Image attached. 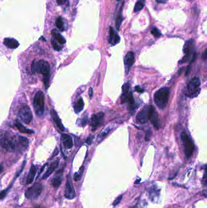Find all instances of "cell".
Listing matches in <instances>:
<instances>
[{
    "label": "cell",
    "instance_id": "obj_24",
    "mask_svg": "<svg viewBox=\"0 0 207 208\" xmlns=\"http://www.w3.org/2000/svg\"><path fill=\"white\" fill-rule=\"evenodd\" d=\"M84 106V101L83 100L82 98H80L77 102H76V104H75L74 106V110H75V112L76 113H79L82 111Z\"/></svg>",
    "mask_w": 207,
    "mask_h": 208
},
{
    "label": "cell",
    "instance_id": "obj_26",
    "mask_svg": "<svg viewBox=\"0 0 207 208\" xmlns=\"http://www.w3.org/2000/svg\"><path fill=\"white\" fill-rule=\"evenodd\" d=\"M18 143L19 145H21L23 149L27 148L29 145V140L23 136H19Z\"/></svg>",
    "mask_w": 207,
    "mask_h": 208
},
{
    "label": "cell",
    "instance_id": "obj_37",
    "mask_svg": "<svg viewBox=\"0 0 207 208\" xmlns=\"http://www.w3.org/2000/svg\"><path fill=\"white\" fill-rule=\"evenodd\" d=\"M129 83H125L123 85V87H122L123 93H126L129 92Z\"/></svg>",
    "mask_w": 207,
    "mask_h": 208
},
{
    "label": "cell",
    "instance_id": "obj_25",
    "mask_svg": "<svg viewBox=\"0 0 207 208\" xmlns=\"http://www.w3.org/2000/svg\"><path fill=\"white\" fill-rule=\"evenodd\" d=\"M62 182V175H59L57 176L56 177H54V178H52L51 183H52V186L54 187V188L57 189L58 187H60V184H61Z\"/></svg>",
    "mask_w": 207,
    "mask_h": 208
},
{
    "label": "cell",
    "instance_id": "obj_43",
    "mask_svg": "<svg viewBox=\"0 0 207 208\" xmlns=\"http://www.w3.org/2000/svg\"><path fill=\"white\" fill-rule=\"evenodd\" d=\"M92 94H93L92 88H89V97H90V99H91L92 97Z\"/></svg>",
    "mask_w": 207,
    "mask_h": 208
},
{
    "label": "cell",
    "instance_id": "obj_13",
    "mask_svg": "<svg viewBox=\"0 0 207 208\" xmlns=\"http://www.w3.org/2000/svg\"><path fill=\"white\" fill-rule=\"evenodd\" d=\"M134 63V54L133 52H129L125 55L124 59L125 63V69L126 73L127 74L129 72V71L133 67Z\"/></svg>",
    "mask_w": 207,
    "mask_h": 208
},
{
    "label": "cell",
    "instance_id": "obj_30",
    "mask_svg": "<svg viewBox=\"0 0 207 208\" xmlns=\"http://www.w3.org/2000/svg\"><path fill=\"white\" fill-rule=\"evenodd\" d=\"M83 171H84V167L83 166V167H81L79 172H76V173L74 174V179L75 181H79L81 179V178H82V176Z\"/></svg>",
    "mask_w": 207,
    "mask_h": 208
},
{
    "label": "cell",
    "instance_id": "obj_10",
    "mask_svg": "<svg viewBox=\"0 0 207 208\" xmlns=\"http://www.w3.org/2000/svg\"><path fill=\"white\" fill-rule=\"evenodd\" d=\"M194 41L193 40H189L187 41L184 47V52L185 53V56L182 60V63H185L190 60L192 54H193L194 51Z\"/></svg>",
    "mask_w": 207,
    "mask_h": 208
},
{
    "label": "cell",
    "instance_id": "obj_14",
    "mask_svg": "<svg viewBox=\"0 0 207 208\" xmlns=\"http://www.w3.org/2000/svg\"><path fill=\"white\" fill-rule=\"evenodd\" d=\"M160 190L155 186H153L148 190L149 199L153 203H157L160 197Z\"/></svg>",
    "mask_w": 207,
    "mask_h": 208
},
{
    "label": "cell",
    "instance_id": "obj_4",
    "mask_svg": "<svg viewBox=\"0 0 207 208\" xmlns=\"http://www.w3.org/2000/svg\"><path fill=\"white\" fill-rule=\"evenodd\" d=\"M33 105L36 114L39 117L43 116L44 111V95L42 91H39L35 95Z\"/></svg>",
    "mask_w": 207,
    "mask_h": 208
},
{
    "label": "cell",
    "instance_id": "obj_7",
    "mask_svg": "<svg viewBox=\"0 0 207 208\" xmlns=\"http://www.w3.org/2000/svg\"><path fill=\"white\" fill-rule=\"evenodd\" d=\"M43 190V186L37 182V183L34 184L25 192V197L27 199L35 200L38 199V198L41 195Z\"/></svg>",
    "mask_w": 207,
    "mask_h": 208
},
{
    "label": "cell",
    "instance_id": "obj_11",
    "mask_svg": "<svg viewBox=\"0 0 207 208\" xmlns=\"http://www.w3.org/2000/svg\"><path fill=\"white\" fill-rule=\"evenodd\" d=\"M64 197L69 200H72L75 197V192L74 187L72 184L71 178L69 175L68 176L67 181L66 182L65 190H64Z\"/></svg>",
    "mask_w": 207,
    "mask_h": 208
},
{
    "label": "cell",
    "instance_id": "obj_6",
    "mask_svg": "<svg viewBox=\"0 0 207 208\" xmlns=\"http://www.w3.org/2000/svg\"><path fill=\"white\" fill-rule=\"evenodd\" d=\"M18 118L23 123L29 124L33 119V114L29 106L27 105H23L18 111Z\"/></svg>",
    "mask_w": 207,
    "mask_h": 208
},
{
    "label": "cell",
    "instance_id": "obj_15",
    "mask_svg": "<svg viewBox=\"0 0 207 208\" xmlns=\"http://www.w3.org/2000/svg\"><path fill=\"white\" fill-rule=\"evenodd\" d=\"M149 120H151V123L153 124V126L156 129H159L160 128V124L159 120V116L157 113L156 112L155 108L152 106L151 108L149 116Z\"/></svg>",
    "mask_w": 207,
    "mask_h": 208
},
{
    "label": "cell",
    "instance_id": "obj_5",
    "mask_svg": "<svg viewBox=\"0 0 207 208\" xmlns=\"http://www.w3.org/2000/svg\"><path fill=\"white\" fill-rule=\"evenodd\" d=\"M180 136L182 141V142L184 143L185 156L186 157V158L189 159L191 158V156L193 155L194 153V151L195 149L194 143L185 131L181 133Z\"/></svg>",
    "mask_w": 207,
    "mask_h": 208
},
{
    "label": "cell",
    "instance_id": "obj_28",
    "mask_svg": "<svg viewBox=\"0 0 207 208\" xmlns=\"http://www.w3.org/2000/svg\"><path fill=\"white\" fill-rule=\"evenodd\" d=\"M52 35L55 37V38L56 39L58 42L60 44H63L66 43V40L64 38V37L62 36V35L61 34H58L57 32H55V30H52Z\"/></svg>",
    "mask_w": 207,
    "mask_h": 208
},
{
    "label": "cell",
    "instance_id": "obj_19",
    "mask_svg": "<svg viewBox=\"0 0 207 208\" xmlns=\"http://www.w3.org/2000/svg\"><path fill=\"white\" fill-rule=\"evenodd\" d=\"M63 144L66 149H70L73 147V141L70 136L63 134L62 136Z\"/></svg>",
    "mask_w": 207,
    "mask_h": 208
},
{
    "label": "cell",
    "instance_id": "obj_21",
    "mask_svg": "<svg viewBox=\"0 0 207 208\" xmlns=\"http://www.w3.org/2000/svg\"><path fill=\"white\" fill-rule=\"evenodd\" d=\"M37 167H35L34 165H32L31 167L30 168L29 172L27 177V180H26L27 184H31L33 182L35 176V175H36V174H37Z\"/></svg>",
    "mask_w": 207,
    "mask_h": 208
},
{
    "label": "cell",
    "instance_id": "obj_32",
    "mask_svg": "<svg viewBox=\"0 0 207 208\" xmlns=\"http://www.w3.org/2000/svg\"><path fill=\"white\" fill-rule=\"evenodd\" d=\"M122 9H120V12H119V13L118 14V16L117 17V20H116V23H117V24H116V26H117V29L119 30L120 27V25H121V23H122V22L123 20V18L122 17Z\"/></svg>",
    "mask_w": 207,
    "mask_h": 208
},
{
    "label": "cell",
    "instance_id": "obj_18",
    "mask_svg": "<svg viewBox=\"0 0 207 208\" xmlns=\"http://www.w3.org/2000/svg\"><path fill=\"white\" fill-rule=\"evenodd\" d=\"M51 116L52 118L53 119V120L54 121V123L56 124V125L57 126V127L62 131H64V127L63 126L61 119H60L58 115L57 114V112L55 111L54 109H52L51 110Z\"/></svg>",
    "mask_w": 207,
    "mask_h": 208
},
{
    "label": "cell",
    "instance_id": "obj_46",
    "mask_svg": "<svg viewBox=\"0 0 207 208\" xmlns=\"http://www.w3.org/2000/svg\"><path fill=\"white\" fill-rule=\"evenodd\" d=\"M206 50H205V52H204V55H202V58L205 60L206 59Z\"/></svg>",
    "mask_w": 207,
    "mask_h": 208
},
{
    "label": "cell",
    "instance_id": "obj_50",
    "mask_svg": "<svg viewBox=\"0 0 207 208\" xmlns=\"http://www.w3.org/2000/svg\"><path fill=\"white\" fill-rule=\"evenodd\" d=\"M117 1H120V0H117Z\"/></svg>",
    "mask_w": 207,
    "mask_h": 208
},
{
    "label": "cell",
    "instance_id": "obj_47",
    "mask_svg": "<svg viewBox=\"0 0 207 208\" xmlns=\"http://www.w3.org/2000/svg\"><path fill=\"white\" fill-rule=\"evenodd\" d=\"M4 170V167L2 165H0V174H1Z\"/></svg>",
    "mask_w": 207,
    "mask_h": 208
},
{
    "label": "cell",
    "instance_id": "obj_41",
    "mask_svg": "<svg viewBox=\"0 0 207 208\" xmlns=\"http://www.w3.org/2000/svg\"><path fill=\"white\" fill-rule=\"evenodd\" d=\"M135 90L136 91H137V92H139L140 93H142L144 91V90L141 88L140 87H139V86H136V87H135Z\"/></svg>",
    "mask_w": 207,
    "mask_h": 208
},
{
    "label": "cell",
    "instance_id": "obj_34",
    "mask_svg": "<svg viewBox=\"0 0 207 208\" xmlns=\"http://www.w3.org/2000/svg\"><path fill=\"white\" fill-rule=\"evenodd\" d=\"M52 46H53L54 49L55 50H57V51H60V50L62 49V47H60V46L56 43V42H55V40H54L53 39L52 40Z\"/></svg>",
    "mask_w": 207,
    "mask_h": 208
},
{
    "label": "cell",
    "instance_id": "obj_20",
    "mask_svg": "<svg viewBox=\"0 0 207 208\" xmlns=\"http://www.w3.org/2000/svg\"><path fill=\"white\" fill-rule=\"evenodd\" d=\"M4 44L10 49H16L19 46L17 40L13 38H6L4 40Z\"/></svg>",
    "mask_w": 207,
    "mask_h": 208
},
{
    "label": "cell",
    "instance_id": "obj_22",
    "mask_svg": "<svg viewBox=\"0 0 207 208\" xmlns=\"http://www.w3.org/2000/svg\"><path fill=\"white\" fill-rule=\"evenodd\" d=\"M15 125L16 127L20 131V132L23 133H27V134L34 133V131L33 130L28 129L26 127H25L23 125H22L21 123H19V122H18V121L16 122V123L15 124Z\"/></svg>",
    "mask_w": 207,
    "mask_h": 208
},
{
    "label": "cell",
    "instance_id": "obj_9",
    "mask_svg": "<svg viewBox=\"0 0 207 208\" xmlns=\"http://www.w3.org/2000/svg\"><path fill=\"white\" fill-rule=\"evenodd\" d=\"M0 145L9 151H14L16 149L15 142L7 136H4L0 138Z\"/></svg>",
    "mask_w": 207,
    "mask_h": 208
},
{
    "label": "cell",
    "instance_id": "obj_35",
    "mask_svg": "<svg viewBox=\"0 0 207 208\" xmlns=\"http://www.w3.org/2000/svg\"><path fill=\"white\" fill-rule=\"evenodd\" d=\"M122 197H123V195H121L119 196V197L117 198V199H116L114 200V201L113 202V206H117V205L120 203V201H122Z\"/></svg>",
    "mask_w": 207,
    "mask_h": 208
},
{
    "label": "cell",
    "instance_id": "obj_3",
    "mask_svg": "<svg viewBox=\"0 0 207 208\" xmlns=\"http://www.w3.org/2000/svg\"><path fill=\"white\" fill-rule=\"evenodd\" d=\"M200 80L199 77L192 79L187 85L186 95L190 98L198 97L200 92Z\"/></svg>",
    "mask_w": 207,
    "mask_h": 208
},
{
    "label": "cell",
    "instance_id": "obj_38",
    "mask_svg": "<svg viewBox=\"0 0 207 208\" xmlns=\"http://www.w3.org/2000/svg\"><path fill=\"white\" fill-rule=\"evenodd\" d=\"M94 138V136H92V135H90V136L88 137V138H87L86 141V143H87L88 145H90V144H92V141H93Z\"/></svg>",
    "mask_w": 207,
    "mask_h": 208
},
{
    "label": "cell",
    "instance_id": "obj_1",
    "mask_svg": "<svg viewBox=\"0 0 207 208\" xmlns=\"http://www.w3.org/2000/svg\"><path fill=\"white\" fill-rule=\"evenodd\" d=\"M169 98V90L167 87H163L156 91L154 95V102L160 110L164 109L168 103Z\"/></svg>",
    "mask_w": 207,
    "mask_h": 208
},
{
    "label": "cell",
    "instance_id": "obj_8",
    "mask_svg": "<svg viewBox=\"0 0 207 208\" xmlns=\"http://www.w3.org/2000/svg\"><path fill=\"white\" fill-rule=\"evenodd\" d=\"M151 107H152V105L146 106L139 111L136 117V120L139 124H143L147 123V121L149 120V116Z\"/></svg>",
    "mask_w": 207,
    "mask_h": 208
},
{
    "label": "cell",
    "instance_id": "obj_40",
    "mask_svg": "<svg viewBox=\"0 0 207 208\" xmlns=\"http://www.w3.org/2000/svg\"><path fill=\"white\" fill-rule=\"evenodd\" d=\"M87 121H88L87 117H84V118H82V120H81V125H82V127H84L87 124Z\"/></svg>",
    "mask_w": 207,
    "mask_h": 208
},
{
    "label": "cell",
    "instance_id": "obj_29",
    "mask_svg": "<svg viewBox=\"0 0 207 208\" xmlns=\"http://www.w3.org/2000/svg\"><path fill=\"white\" fill-rule=\"evenodd\" d=\"M111 129V128L105 129L102 131V132L98 136V143H100V142L102 141L105 138V137L108 135V134L109 133Z\"/></svg>",
    "mask_w": 207,
    "mask_h": 208
},
{
    "label": "cell",
    "instance_id": "obj_31",
    "mask_svg": "<svg viewBox=\"0 0 207 208\" xmlns=\"http://www.w3.org/2000/svg\"><path fill=\"white\" fill-rule=\"evenodd\" d=\"M56 26L57 27L62 30H64V23L63 19L61 17H58L56 20Z\"/></svg>",
    "mask_w": 207,
    "mask_h": 208
},
{
    "label": "cell",
    "instance_id": "obj_12",
    "mask_svg": "<svg viewBox=\"0 0 207 208\" xmlns=\"http://www.w3.org/2000/svg\"><path fill=\"white\" fill-rule=\"evenodd\" d=\"M104 116L105 114L103 112H99L92 116L91 119H90V126L92 129V131L95 130L98 128V127L102 124Z\"/></svg>",
    "mask_w": 207,
    "mask_h": 208
},
{
    "label": "cell",
    "instance_id": "obj_16",
    "mask_svg": "<svg viewBox=\"0 0 207 208\" xmlns=\"http://www.w3.org/2000/svg\"><path fill=\"white\" fill-rule=\"evenodd\" d=\"M120 38L117 34H116L113 28H109V42L111 44L115 45L120 42Z\"/></svg>",
    "mask_w": 207,
    "mask_h": 208
},
{
    "label": "cell",
    "instance_id": "obj_2",
    "mask_svg": "<svg viewBox=\"0 0 207 208\" xmlns=\"http://www.w3.org/2000/svg\"><path fill=\"white\" fill-rule=\"evenodd\" d=\"M31 71L32 73L42 74L44 77H50V68L49 63L44 60H34L31 65Z\"/></svg>",
    "mask_w": 207,
    "mask_h": 208
},
{
    "label": "cell",
    "instance_id": "obj_49",
    "mask_svg": "<svg viewBox=\"0 0 207 208\" xmlns=\"http://www.w3.org/2000/svg\"><path fill=\"white\" fill-rule=\"evenodd\" d=\"M133 208H137V207H133Z\"/></svg>",
    "mask_w": 207,
    "mask_h": 208
},
{
    "label": "cell",
    "instance_id": "obj_27",
    "mask_svg": "<svg viewBox=\"0 0 207 208\" xmlns=\"http://www.w3.org/2000/svg\"><path fill=\"white\" fill-rule=\"evenodd\" d=\"M145 0H138L137 2L136 3L135 7L134 9V12H137L142 10L145 6Z\"/></svg>",
    "mask_w": 207,
    "mask_h": 208
},
{
    "label": "cell",
    "instance_id": "obj_23",
    "mask_svg": "<svg viewBox=\"0 0 207 208\" xmlns=\"http://www.w3.org/2000/svg\"><path fill=\"white\" fill-rule=\"evenodd\" d=\"M122 103H130L131 102H133V100H134L133 96L132 94V93L131 92H128L126 93H123L122 96Z\"/></svg>",
    "mask_w": 207,
    "mask_h": 208
},
{
    "label": "cell",
    "instance_id": "obj_44",
    "mask_svg": "<svg viewBox=\"0 0 207 208\" xmlns=\"http://www.w3.org/2000/svg\"><path fill=\"white\" fill-rule=\"evenodd\" d=\"M56 1L57 2L58 4H59V5H62V4H63L66 2V0H56Z\"/></svg>",
    "mask_w": 207,
    "mask_h": 208
},
{
    "label": "cell",
    "instance_id": "obj_42",
    "mask_svg": "<svg viewBox=\"0 0 207 208\" xmlns=\"http://www.w3.org/2000/svg\"><path fill=\"white\" fill-rule=\"evenodd\" d=\"M58 154V150L57 147H56V148H55V149L54 151V153H53V155H52V158H53L54 156H57Z\"/></svg>",
    "mask_w": 207,
    "mask_h": 208
},
{
    "label": "cell",
    "instance_id": "obj_36",
    "mask_svg": "<svg viewBox=\"0 0 207 208\" xmlns=\"http://www.w3.org/2000/svg\"><path fill=\"white\" fill-rule=\"evenodd\" d=\"M9 189V188H8L7 189L3 190L1 192H0V200H3L4 198L6 197V196L7 195V192H8Z\"/></svg>",
    "mask_w": 207,
    "mask_h": 208
},
{
    "label": "cell",
    "instance_id": "obj_17",
    "mask_svg": "<svg viewBox=\"0 0 207 208\" xmlns=\"http://www.w3.org/2000/svg\"><path fill=\"white\" fill-rule=\"evenodd\" d=\"M59 163H60L59 160H55L54 163H52L51 164H50V166L49 167V168L48 169L46 172H45L44 174L43 175L42 178L43 179L48 178V177L53 173L54 170L57 168V167L59 165Z\"/></svg>",
    "mask_w": 207,
    "mask_h": 208
},
{
    "label": "cell",
    "instance_id": "obj_48",
    "mask_svg": "<svg viewBox=\"0 0 207 208\" xmlns=\"http://www.w3.org/2000/svg\"><path fill=\"white\" fill-rule=\"evenodd\" d=\"M34 208H44V207H42L41 206H35Z\"/></svg>",
    "mask_w": 207,
    "mask_h": 208
},
{
    "label": "cell",
    "instance_id": "obj_39",
    "mask_svg": "<svg viewBox=\"0 0 207 208\" xmlns=\"http://www.w3.org/2000/svg\"><path fill=\"white\" fill-rule=\"evenodd\" d=\"M151 135H152V132H151V131L149 130V131H147V133H146V136H145V141H148L150 140Z\"/></svg>",
    "mask_w": 207,
    "mask_h": 208
},
{
    "label": "cell",
    "instance_id": "obj_33",
    "mask_svg": "<svg viewBox=\"0 0 207 208\" xmlns=\"http://www.w3.org/2000/svg\"><path fill=\"white\" fill-rule=\"evenodd\" d=\"M151 34H152L156 38H159L161 35V34L160 30L156 28H154L152 29V30H151Z\"/></svg>",
    "mask_w": 207,
    "mask_h": 208
},
{
    "label": "cell",
    "instance_id": "obj_45",
    "mask_svg": "<svg viewBox=\"0 0 207 208\" xmlns=\"http://www.w3.org/2000/svg\"><path fill=\"white\" fill-rule=\"evenodd\" d=\"M155 1L159 3H165L167 2V0H155Z\"/></svg>",
    "mask_w": 207,
    "mask_h": 208
}]
</instances>
